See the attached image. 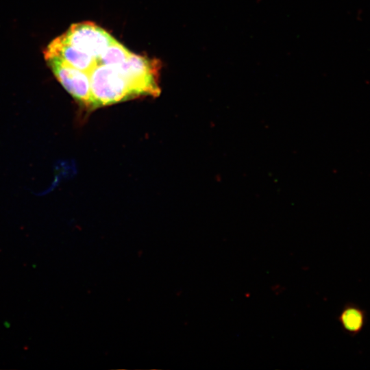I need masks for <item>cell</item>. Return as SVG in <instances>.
<instances>
[{"instance_id": "obj_1", "label": "cell", "mask_w": 370, "mask_h": 370, "mask_svg": "<svg viewBox=\"0 0 370 370\" xmlns=\"http://www.w3.org/2000/svg\"><path fill=\"white\" fill-rule=\"evenodd\" d=\"M89 75L94 109L134 98L127 82L116 66L98 64Z\"/></svg>"}, {"instance_id": "obj_2", "label": "cell", "mask_w": 370, "mask_h": 370, "mask_svg": "<svg viewBox=\"0 0 370 370\" xmlns=\"http://www.w3.org/2000/svg\"><path fill=\"white\" fill-rule=\"evenodd\" d=\"M114 66L127 82L134 98L160 95L159 63L155 60L131 53L124 62Z\"/></svg>"}, {"instance_id": "obj_3", "label": "cell", "mask_w": 370, "mask_h": 370, "mask_svg": "<svg viewBox=\"0 0 370 370\" xmlns=\"http://www.w3.org/2000/svg\"><path fill=\"white\" fill-rule=\"evenodd\" d=\"M56 79L84 107L93 110L89 73L75 69L56 57L46 59Z\"/></svg>"}, {"instance_id": "obj_4", "label": "cell", "mask_w": 370, "mask_h": 370, "mask_svg": "<svg viewBox=\"0 0 370 370\" xmlns=\"http://www.w3.org/2000/svg\"><path fill=\"white\" fill-rule=\"evenodd\" d=\"M62 35L70 45L97 61L114 40L106 31L90 22L73 24Z\"/></svg>"}, {"instance_id": "obj_5", "label": "cell", "mask_w": 370, "mask_h": 370, "mask_svg": "<svg viewBox=\"0 0 370 370\" xmlns=\"http://www.w3.org/2000/svg\"><path fill=\"white\" fill-rule=\"evenodd\" d=\"M44 55L45 59L58 58L69 65L88 73L97 64L95 58L70 45L63 35L51 41Z\"/></svg>"}, {"instance_id": "obj_6", "label": "cell", "mask_w": 370, "mask_h": 370, "mask_svg": "<svg viewBox=\"0 0 370 370\" xmlns=\"http://www.w3.org/2000/svg\"><path fill=\"white\" fill-rule=\"evenodd\" d=\"M131 53L126 47L114 39L102 53L97 62V64L118 66L124 62L129 58Z\"/></svg>"}, {"instance_id": "obj_7", "label": "cell", "mask_w": 370, "mask_h": 370, "mask_svg": "<svg viewBox=\"0 0 370 370\" xmlns=\"http://www.w3.org/2000/svg\"><path fill=\"white\" fill-rule=\"evenodd\" d=\"M339 319L347 332L356 333L360 331L363 326L365 315L360 308L349 306L342 311Z\"/></svg>"}]
</instances>
